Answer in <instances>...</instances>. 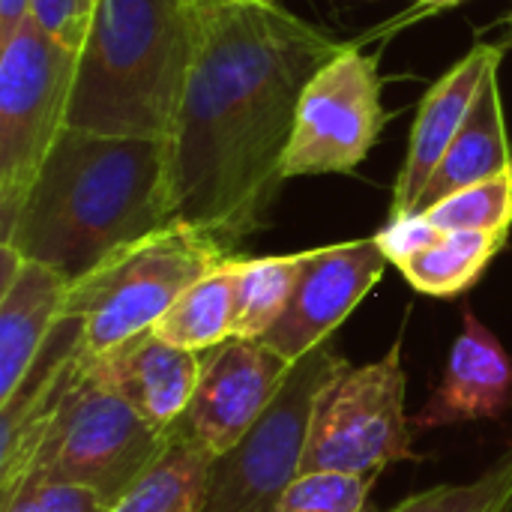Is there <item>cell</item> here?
Returning <instances> with one entry per match:
<instances>
[{
    "instance_id": "obj_8",
    "label": "cell",
    "mask_w": 512,
    "mask_h": 512,
    "mask_svg": "<svg viewBox=\"0 0 512 512\" xmlns=\"http://www.w3.org/2000/svg\"><path fill=\"white\" fill-rule=\"evenodd\" d=\"M387 123L378 51L345 45L306 84L285 153V180L354 174Z\"/></svg>"
},
{
    "instance_id": "obj_21",
    "label": "cell",
    "mask_w": 512,
    "mask_h": 512,
    "mask_svg": "<svg viewBox=\"0 0 512 512\" xmlns=\"http://www.w3.org/2000/svg\"><path fill=\"white\" fill-rule=\"evenodd\" d=\"M387 512H512V444L477 480L426 489Z\"/></svg>"
},
{
    "instance_id": "obj_4",
    "label": "cell",
    "mask_w": 512,
    "mask_h": 512,
    "mask_svg": "<svg viewBox=\"0 0 512 512\" xmlns=\"http://www.w3.org/2000/svg\"><path fill=\"white\" fill-rule=\"evenodd\" d=\"M234 255L210 231L171 222L75 279L60 321L75 324L78 354L99 360L153 330L189 285Z\"/></svg>"
},
{
    "instance_id": "obj_14",
    "label": "cell",
    "mask_w": 512,
    "mask_h": 512,
    "mask_svg": "<svg viewBox=\"0 0 512 512\" xmlns=\"http://www.w3.org/2000/svg\"><path fill=\"white\" fill-rule=\"evenodd\" d=\"M87 363L147 423L165 432L174 429L177 420L186 414L204 372V354L174 348L162 342L153 330Z\"/></svg>"
},
{
    "instance_id": "obj_15",
    "label": "cell",
    "mask_w": 512,
    "mask_h": 512,
    "mask_svg": "<svg viewBox=\"0 0 512 512\" xmlns=\"http://www.w3.org/2000/svg\"><path fill=\"white\" fill-rule=\"evenodd\" d=\"M498 69H492L486 75L465 126L459 129L456 141L444 153L438 171L432 174V180L417 204V213H426L438 201H444L468 186H477L483 180H492L504 171H512V150L507 141Z\"/></svg>"
},
{
    "instance_id": "obj_9",
    "label": "cell",
    "mask_w": 512,
    "mask_h": 512,
    "mask_svg": "<svg viewBox=\"0 0 512 512\" xmlns=\"http://www.w3.org/2000/svg\"><path fill=\"white\" fill-rule=\"evenodd\" d=\"M387 264L390 258L375 237L309 249L288 309L261 342L288 363H297L336 336L348 315L381 282Z\"/></svg>"
},
{
    "instance_id": "obj_19",
    "label": "cell",
    "mask_w": 512,
    "mask_h": 512,
    "mask_svg": "<svg viewBox=\"0 0 512 512\" xmlns=\"http://www.w3.org/2000/svg\"><path fill=\"white\" fill-rule=\"evenodd\" d=\"M306 252L240 258V264H237V312H234V336L237 339H261L282 318V312L288 309V303L294 297Z\"/></svg>"
},
{
    "instance_id": "obj_5",
    "label": "cell",
    "mask_w": 512,
    "mask_h": 512,
    "mask_svg": "<svg viewBox=\"0 0 512 512\" xmlns=\"http://www.w3.org/2000/svg\"><path fill=\"white\" fill-rule=\"evenodd\" d=\"M336 342L300 357L261 420L207 468L198 512H273L303 471L309 426L321 393L348 372Z\"/></svg>"
},
{
    "instance_id": "obj_22",
    "label": "cell",
    "mask_w": 512,
    "mask_h": 512,
    "mask_svg": "<svg viewBox=\"0 0 512 512\" xmlns=\"http://www.w3.org/2000/svg\"><path fill=\"white\" fill-rule=\"evenodd\" d=\"M378 477L315 471L300 474L273 512H369V492Z\"/></svg>"
},
{
    "instance_id": "obj_10",
    "label": "cell",
    "mask_w": 512,
    "mask_h": 512,
    "mask_svg": "<svg viewBox=\"0 0 512 512\" xmlns=\"http://www.w3.org/2000/svg\"><path fill=\"white\" fill-rule=\"evenodd\" d=\"M291 366L294 363L279 357L261 339L231 336L204 354L201 381L174 429L213 459L228 453L270 408Z\"/></svg>"
},
{
    "instance_id": "obj_20",
    "label": "cell",
    "mask_w": 512,
    "mask_h": 512,
    "mask_svg": "<svg viewBox=\"0 0 512 512\" xmlns=\"http://www.w3.org/2000/svg\"><path fill=\"white\" fill-rule=\"evenodd\" d=\"M441 231H480L510 234L512 228V171L468 186L423 213Z\"/></svg>"
},
{
    "instance_id": "obj_6",
    "label": "cell",
    "mask_w": 512,
    "mask_h": 512,
    "mask_svg": "<svg viewBox=\"0 0 512 512\" xmlns=\"http://www.w3.org/2000/svg\"><path fill=\"white\" fill-rule=\"evenodd\" d=\"M78 54L33 18L0 48V234L15 222L48 153L69 129Z\"/></svg>"
},
{
    "instance_id": "obj_26",
    "label": "cell",
    "mask_w": 512,
    "mask_h": 512,
    "mask_svg": "<svg viewBox=\"0 0 512 512\" xmlns=\"http://www.w3.org/2000/svg\"><path fill=\"white\" fill-rule=\"evenodd\" d=\"M33 0H0V48L12 42V36L24 27L30 18Z\"/></svg>"
},
{
    "instance_id": "obj_12",
    "label": "cell",
    "mask_w": 512,
    "mask_h": 512,
    "mask_svg": "<svg viewBox=\"0 0 512 512\" xmlns=\"http://www.w3.org/2000/svg\"><path fill=\"white\" fill-rule=\"evenodd\" d=\"M504 45L501 42H477L456 66H450L423 96L411 138L408 153L399 168L393 201H390V219L417 213V204L438 171L444 153L456 141L459 129L465 126L474 99L492 69L501 66Z\"/></svg>"
},
{
    "instance_id": "obj_7",
    "label": "cell",
    "mask_w": 512,
    "mask_h": 512,
    "mask_svg": "<svg viewBox=\"0 0 512 512\" xmlns=\"http://www.w3.org/2000/svg\"><path fill=\"white\" fill-rule=\"evenodd\" d=\"M405 393L402 336H396L384 357L357 369L351 366L321 393L300 474L336 471L378 477L396 462H417Z\"/></svg>"
},
{
    "instance_id": "obj_25",
    "label": "cell",
    "mask_w": 512,
    "mask_h": 512,
    "mask_svg": "<svg viewBox=\"0 0 512 512\" xmlns=\"http://www.w3.org/2000/svg\"><path fill=\"white\" fill-rule=\"evenodd\" d=\"M441 234V228H435L423 213H408V216H393L378 234V246L381 252L390 258V264L396 267L399 261L417 255L420 249H426L429 243H435Z\"/></svg>"
},
{
    "instance_id": "obj_2",
    "label": "cell",
    "mask_w": 512,
    "mask_h": 512,
    "mask_svg": "<svg viewBox=\"0 0 512 512\" xmlns=\"http://www.w3.org/2000/svg\"><path fill=\"white\" fill-rule=\"evenodd\" d=\"M171 222V138L66 129L0 246L75 282Z\"/></svg>"
},
{
    "instance_id": "obj_3",
    "label": "cell",
    "mask_w": 512,
    "mask_h": 512,
    "mask_svg": "<svg viewBox=\"0 0 512 512\" xmlns=\"http://www.w3.org/2000/svg\"><path fill=\"white\" fill-rule=\"evenodd\" d=\"M192 0H99L78 51L69 129L171 138L192 66Z\"/></svg>"
},
{
    "instance_id": "obj_28",
    "label": "cell",
    "mask_w": 512,
    "mask_h": 512,
    "mask_svg": "<svg viewBox=\"0 0 512 512\" xmlns=\"http://www.w3.org/2000/svg\"><path fill=\"white\" fill-rule=\"evenodd\" d=\"M429 6H453V3H462V0H423Z\"/></svg>"
},
{
    "instance_id": "obj_16",
    "label": "cell",
    "mask_w": 512,
    "mask_h": 512,
    "mask_svg": "<svg viewBox=\"0 0 512 512\" xmlns=\"http://www.w3.org/2000/svg\"><path fill=\"white\" fill-rule=\"evenodd\" d=\"M237 264L240 255L228 258L195 285H189L177 303L156 321L153 333L183 351L207 354L234 336L237 312Z\"/></svg>"
},
{
    "instance_id": "obj_24",
    "label": "cell",
    "mask_w": 512,
    "mask_h": 512,
    "mask_svg": "<svg viewBox=\"0 0 512 512\" xmlns=\"http://www.w3.org/2000/svg\"><path fill=\"white\" fill-rule=\"evenodd\" d=\"M99 0H33L30 18L63 48L78 54L90 33Z\"/></svg>"
},
{
    "instance_id": "obj_11",
    "label": "cell",
    "mask_w": 512,
    "mask_h": 512,
    "mask_svg": "<svg viewBox=\"0 0 512 512\" xmlns=\"http://www.w3.org/2000/svg\"><path fill=\"white\" fill-rule=\"evenodd\" d=\"M72 279L0 246V408L12 405L42 363Z\"/></svg>"
},
{
    "instance_id": "obj_1",
    "label": "cell",
    "mask_w": 512,
    "mask_h": 512,
    "mask_svg": "<svg viewBox=\"0 0 512 512\" xmlns=\"http://www.w3.org/2000/svg\"><path fill=\"white\" fill-rule=\"evenodd\" d=\"M192 21L171 135L174 216L237 249L267 228L300 96L345 45L279 0H192Z\"/></svg>"
},
{
    "instance_id": "obj_17",
    "label": "cell",
    "mask_w": 512,
    "mask_h": 512,
    "mask_svg": "<svg viewBox=\"0 0 512 512\" xmlns=\"http://www.w3.org/2000/svg\"><path fill=\"white\" fill-rule=\"evenodd\" d=\"M510 234H480V231H441L435 243L417 255L396 264L405 282L438 300L465 294L480 282L492 258L507 246Z\"/></svg>"
},
{
    "instance_id": "obj_27",
    "label": "cell",
    "mask_w": 512,
    "mask_h": 512,
    "mask_svg": "<svg viewBox=\"0 0 512 512\" xmlns=\"http://www.w3.org/2000/svg\"><path fill=\"white\" fill-rule=\"evenodd\" d=\"M504 27H507V33H504L501 45H504V48H512V9H510V15L504 18Z\"/></svg>"
},
{
    "instance_id": "obj_23",
    "label": "cell",
    "mask_w": 512,
    "mask_h": 512,
    "mask_svg": "<svg viewBox=\"0 0 512 512\" xmlns=\"http://www.w3.org/2000/svg\"><path fill=\"white\" fill-rule=\"evenodd\" d=\"M111 507L93 492L51 477H27L12 492L0 495V512H108Z\"/></svg>"
},
{
    "instance_id": "obj_18",
    "label": "cell",
    "mask_w": 512,
    "mask_h": 512,
    "mask_svg": "<svg viewBox=\"0 0 512 512\" xmlns=\"http://www.w3.org/2000/svg\"><path fill=\"white\" fill-rule=\"evenodd\" d=\"M213 456L174 429L159 462L108 512H198Z\"/></svg>"
},
{
    "instance_id": "obj_13",
    "label": "cell",
    "mask_w": 512,
    "mask_h": 512,
    "mask_svg": "<svg viewBox=\"0 0 512 512\" xmlns=\"http://www.w3.org/2000/svg\"><path fill=\"white\" fill-rule=\"evenodd\" d=\"M450 348L441 384L417 411L414 429H444L477 420H498L512 405V357L498 336L471 312Z\"/></svg>"
}]
</instances>
